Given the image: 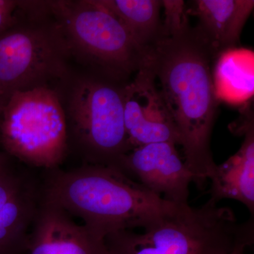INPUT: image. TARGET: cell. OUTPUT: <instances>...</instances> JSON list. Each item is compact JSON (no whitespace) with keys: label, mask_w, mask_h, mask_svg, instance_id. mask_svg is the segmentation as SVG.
I'll use <instances>...</instances> for the list:
<instances>
[{"label":"cell","mask_w":254,"mask_h":254,"mask_svg":"<svg viewBox=\"0 0 254 254\" xmlns=\"http://www.w3.org/2000/svg\"><path fill=\"white\" fill-rule=\"evenodd\" d=\"M219 53L190 25L163 35L148 48L147 64L180 138L187 168L198 187L213 173L210 138L218 100L213 68Z\"/></svg>","instance_id":"1"},{"label":"cell","mask_w":254,"mask_h":254,"mask_svg":"<svg viewBox=\"0 0 254 254\" xmlns=\"http://www.w3.org/2000/svg\"><path fill=\"white\" fill-rule=\"evenodd\" d=\"M43 199L81 218L97 236L143 230L180 205L152 193L118 167L87 164L50 177Z\"/></svg>","instance_id":"2"},{"label":"cell","mask_w":254,"mask_h":254,"mask_svg":"<svg viewBox=\"0 0 254 254\" xmlns=\"http://www.w3.org/2000/svg\"><path fill=\"white\" fill-rule=\"evenodd\" d=\"M254 217L239 223L231 208L209 199L180 205L153 226L137 233L123 230L105 237L115 254H222L254 240Z\"/></svg>","instance_id":"3"},{"label":"cell","mask_w":254,"mask_h":254,"mask_svg":"<svg viewBox=\"0 0 254 254\" xmlns=\"http://www.w3.org/2000/svg\"><path fill=\"white\" fill-rule=\"evenodd\" d=\"M48 6L68 53L81 57L100 77L125 84L144 66L148 50L99 0L50 1Z\"/></svg>","instance_id":"4"},{"label":"cell","mask_w":254,"mask_h":254,"mask_svg":"<svg viewBox=\"0 0 254 254\" xmlns=\"http://www.w3.org/2000/svg\"><path fill=\"white\" fill-rule=\"evenodd\" d=\"M0 113L1 141L9 154L38 168L53 169L63 162L67 127L56 92L48 86L16 92Z\"/></svg>","instance_id":"5"},{"label":"cell","mask_w":254,"mask_h":254,"mask_svg":"<svg viewBox=\"0 0 254 254\" xmlns=\"http://www.w3.org/2000/svg\"><path fill=\"white\" fill-rule=\"evenodd\" d=\"M42 15L0 33V112L16 92L47 86L66 73L68 53L63 34L55 21L41 22Z\"/></svg>","instance_id":"6"},{"label":"cell","mask_w":254,"mask_h":254,"mask_svg":"<svg viewBox=\"0 0 254 254\" xmlns=\"http://www.w3.org/2000/svg\"><path fill=\"white\" fill-rule=\"evenodd\" d=\"M125 84L99 76L82 78L73 88L70 115L88 164L118 168L131 150L124 120Z\"/></svg>","instance_id":"7"},{"label":"cell","mask_w":254,"mask_h":254,"mask_svg":"<svg viewBox=\"0 0 254 254\" xmlns=\"http://www.w3.org/2000/svg\"><path fill=\"white\" fill-rule=\"evenodd\" d=\"M118 168L147 190L169 203L189 205L190 187L194 175L170 142L148 143L128 151Z\"/></svg>","instance_id":"8"},{"label":"cell","mask_w":254,"mask_h":254,"mask_svg":"<svg viewBox=\"0 0 254 254\" xmlns=\"http://www.w3.org/2000/svg\"><path fill=\"white\" fill-rule=\"evenodd\" d=\"M124 120L131 150L158 142L180 145L178 133L147 60L124 87Z\"/></svg>","instance_id":"9"},{"label":"cell","mask_w":254,"mask_h":254,"mask_svg":"<svg viewBox=\"0 0 254 254\" xmlns=\"http://www.w3.org/2000/svg\"><path fill=\"white\" fill-rule=\"evenodd\" d=\"M36 185L0 157V254H25L41 205Z\"/></svg>","instance_id":"10"},{"label":"cell","mask_w":254,"mask_h":254,"mask_svg":"<svg viewBox=\"0 0 254 254\" xmlns=\"http://www.w3.org/2000/svg\"><path fill=\"white\" fill-rule=\"evenodd\" d=\"M71 216L42 198L25 254H102L105 239Z\"/></svg>","instance_id":"11"},{"label":"cell","mask_w":254,"mask_h":254,"mask_svg":"<svg viewBox=\"0 0 254 254\" xmlns=\"http://www.w3.org/2000/svg\"><path fill=\"white\" fill-rule=\"evenodd\" d=\"M238 132L245 136L240 150L221 165H216L209 177V199L215 203L232 199L254 213V123L253 113L245 112Z\"/></svg>","instance_id":"12"},{"label":"cell","mask_w":254,"mask_h":254,"mask_svg":"<svg viewBox=\"0 0 254 254\" xmlns=\"http://www.w3.org/2000/svg\"><path fill=\"white\" fill-rule=\"evenodd\" d=\"M254 0H193L187 12L198 19L196 31L217 53L237 48L253 11Z\"/></svg>","instance_id":"13"},{"label":"cell","mask_w":254,"mask_h":254,"mask_svg":"<svg viewBox=\"0 0 254 254\" xmlns=\"http://www.w3.org/2000/svg\"><path fill=\"white\" fill-rule=\"evenodd\" d=\"M217 99L240 105L252 99L254 93V53L234 48L220 53L213 68Z\"/></svg>","instance_id":"14"},{"label":"cell","mask_w":254,"mask_h":254,"mask_svg":"<svg viewBox=\"0 0 254 254\" xmlns=\"http://www.w3.org/2000/svg\"><path fill=\"white\" fill-rule=\"evenodd\" d=\"M124 23L137 43L148 50L163 33L162 0H99Z\"/></svg>","instance_id":"15"},{"label":"cell","mask_w":254,"mask_h":254,"mask_svg":"<svg viewBox=\"0 0 254 254\" xmlns=\"http://www.w3.org/2000/svg\"><path fill=\"white\" fill-rule=\"evenodd\" d=\"M165 19L163 21V35L178 33L190 25L187 4L182 0H162Z\"/></svg>","instance_id":"16"},{"label":"cell","mask_w":254,"mask_h":254,"mask_svg":"<svg viewBox=\"0 0 254 254\" xmlns=\"http://www.w3.org/2000/svg\"><path fill=\"white\" fill-rule=\"evenodd\" d=\"M20 1L0 0V33L14 26L19 21L17 12Z\"/></svg>","instance_id":"17"},{"label":"cell","mask_w":254,"mask_h":254,"mask_svg":"<svg viewBox=\"0 0 254 254\" xmlns=\"http://www.w3.org/2000/svg\"><path fill=\"white\" fill-rule=\"evenodd\" d=\"M247 248V247H244V246H239V247H236V248L222 254H247L246 253Z\"/></svg>","instance_id":"18"},{"label":"cell","mask_w":254,"mask_h":254,"mask_svg":"<svg viewBox=\"0 0 254 254\" xmlns=\"http://www.w3.org/2000/svg\"><path fill=\"white\" fill-rule=\"evenodd\" d=\"M102 254H114L113 252H112L111 251L108 250V247L105 245V249L104 251H103V253Z\"/></svg>","instance_id":"19"}]
</instances>
